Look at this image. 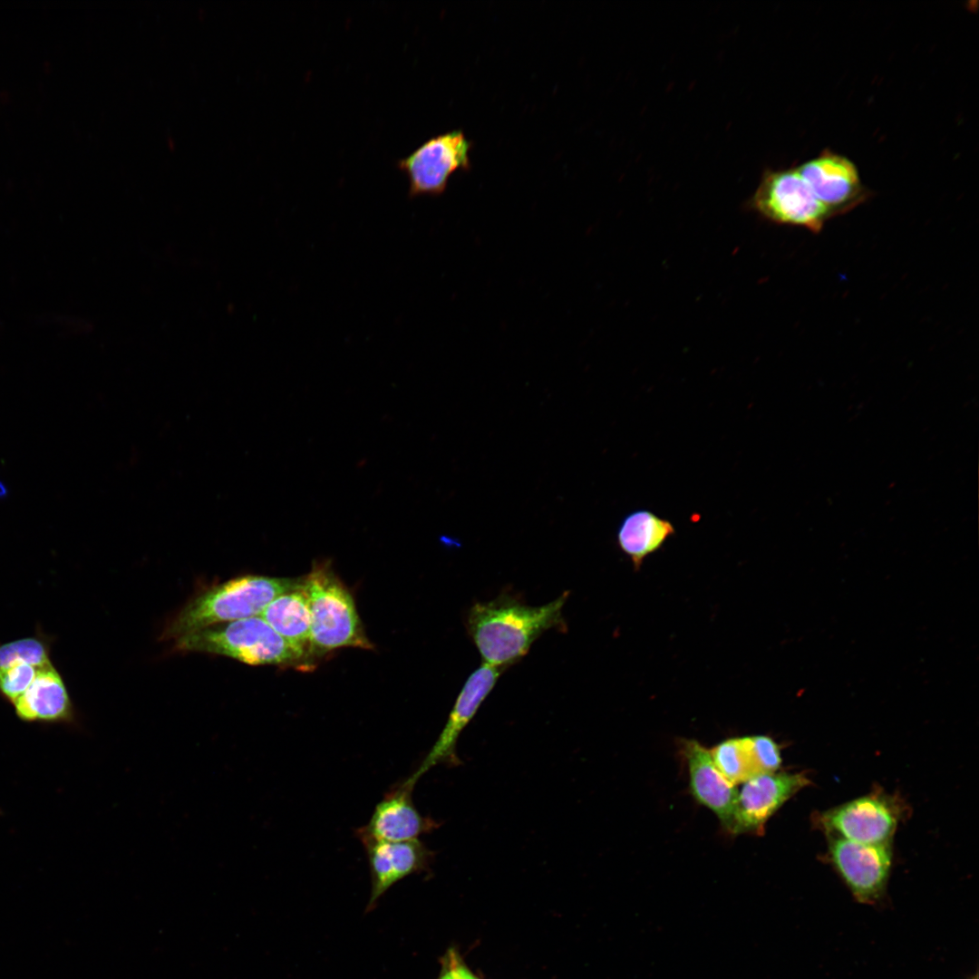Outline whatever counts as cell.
I'll return each mask as SVG.
<instances>
[{"label": "cell", "mask_w": 979, "mask_h": 979, "mask_svg": "<svg viewBox=\"0 0 979 979\" xmlns=\"http://www.w3.org/2000/svg\"><path fill=\"white\" fill-rule=\"evenodd\" d=\"M568 596L565 591L537 606L509 593L475 603L466 615L465 626L482 664L506 669L525 656L544 632L565 627L562 610Z\"/></svg>", "instance_id": "obj_1"}, {"label": "cell", "mask_w": 979, "mask_h": 979, "mask_svg": "<svg viewBox=\"0 0 979 979\" xmlns=\"http://www.w3.org/2000/svg\"><path fill=\"white\" fill-rule=\"evenodd\" d=\"M299 580L246 575L212 586L176 615L162 637L178 639L215 625L260 616L275 598L293 589Z\"/></svg>", "instance_id": "obj_2"}, {"label": "cell", "mask_w": 979, "mask_h": 979, "mask_svg": "<svg viewBox=\"0 0 979 979\" xmlns=\"http://www.w3.org/2000/svg\"><path fill=\"white\" fill-rule=\"evenodd\" d=\"M302 584L311 620L309 654H322L341 647L373 648L353 595L329 561L314 562Z\"/></svg>", "instance_id": "obj_3"}, {"label": "cell", "mask_w": 979, "mask_h": 979, "mask_svg": "<svg viewBox=\"0 0 979 979\" xmlns=\"http://www.w3.org/2000/svg\"><path fill=\"white\" fill-rule=\"evenodd\" d=\"M175 648L182 652L228 656L251 665H288L307 659L260 616L188 634L177 639Z\"/></svg>", "instance_id": "obj_4"}, {"label": "cell", "mask_w": 979, "mask_h": 979, "mask_svg": "<svg viewBox=\"0 0 979 979\" xmlns=\"http://www.w3.org/2000/svg\"><path fill=\"white\" fill-rule=\"evenodd\" d=\"M747 208L776 225L799 227L819 234L831 218L797 168L766 169Z\"/></svg>", "instance_id": "obj_5"}, {"label": "cell", "mask_w": 979, "mask_h": 979, "mask_svg": "<svg viewBox=\"0 0 979 979\" xmlns=\"http://www.w3.org/2000/svg\"><path fill=\"white\" fill-rule=\"evenodd\" d=\"M905 812L898 798L875 790L819 814L816 821L828 837L889 844Z\"/></svg>", "instance_id": "obj_6"}, {"label": "cell", "mask_w": 979, "mask_h": 979, "mask_svg": "<svg viewBox=\"0 0 979 979\" xmlns=\"http://www.w3.org/2000/svg\"><path fill=\"white\" fill-rule=\"evenodd\" d=\"M472 142L460 130L433 136L421 144L397 166L409 180V195L439 196L457 170L470 169Z\"/></svg>", "instance_id": "obj_7"}, {"label": "cell", "mask_w": 979, "mask_h": 979, "mask_svg": "<svg viewBox=\"0 0 979 979\" xmlns=\"http://www.w3.org/2000/svg\"><path fill=\"white\" fill-rule=\"evenodd\" d=\"M828 838V858L856 900L872 904L880 899L892 865L891 843L865 844Z\"/></svg>", "instance_id": "obj_8"}, {"label": "cell", "mask_w": 979, "mask_h": 979, "mask_svg": "<svg viewBox=\"0 0 979 979\" xmlns=\"http://www.w3.org/2000/svg\"><path fill=\"white\" fill-rule=\"evenodd\" d=\"M504 670L482 664L470 674L440 736L417 770L406 779L407 781L415 785L433 766L443 764L456 767L461 763L457 754L459 736L492 691Z\"/></svg>", "instance_id": "obj_9"}, {"label": "cell", "mask_w": 979, "mask_h": 979, "mask_svg": "<svg viewBox=\"0 0 979 979\" xmlns=\"http://www.w3.org/2000/svg\"><path fill=\"white\" fill-rule=\"evenodd\" d=\"M796 168L831 218L853 210L870 196L856 165L829 149Z\"/></svg>", "instance_id": "obj_10"}, {"label": "cell", "mask_w": 979, "mask_h": 979, "mask_svg": "<svg viewBox=\"0 0 979 979\" xmlns=\"http://www.w3.org/2000/svg\"><path fill=\"white\" fill-rule=\"evenodd\" d=\"M811 783L804 773L771 772L743 782L732 825L733 835L764 832L765 824L783 804Z\"/></svg>", "instance_id": "obj_11"}, {"label": "cell", "mask_w": 979, "mask_h": 979, "mask_svg": "<svg viewBox=\"0 0 979 979\" xmlns=\"http://www.w3.org/2000/svg\"><path fill=\"white\" fill-rule=\"evenodd\" d=\"M414 786L405 780L384 793L375 805L369 821L355 830V836L363 844L417 839L441 825V822L422 815L417 809L412 800Z\"/></svg>", "instance_id": "obj_12"}, {"label": "cell", "mask_w": 979, "mask_h": 979, "mask_svg": "<svg viewBox=\"0 0 979 979\" xmlns=\"http://www.w3.org/2000/svg\"><path fill=\"white\" fill-rule=\"evenodd\" d=\"M369 866L371 893L366 911L375 907L389 888L412 874L427 872L434 851L419 838L400 841H371L363 844Z\"/></svg>", "instance_id": "obj_13"}, {"label": "cell", "mask_w": 979, "mask_h": 979, "mask_svg": "<svg viewBox=\"0 0 979 979\" xmlns=\"http://www.w3.org/2000/svg\"><path fill=\"white\" fill-rule=\"evenodd\" d=\"M682 753L687 764L690 790L693 798L712 810L729 831L732 822L738 791L714 764L710 750L695 740L682 742Z\"/></svg>", "instance_id": "obj_14"}, {"label": "cell", "mask_w": 979, "mask_h": 979, "mask_svg": "<svg viewBox=\"0 0 979 979\" xmlns=\"http://www.w3.org/2000/svg\"><path fill=\"white\" fill-rule=\"evenodd\" d=\"M16 715L26 722H72L73 704L52 664L39 668L29 688L14 702Z\"/></svg>", "instance_id": "obj_15"}, {"label": "cell", "mask_w": 979, "mask_h": 979, "mask_svg": "<svg viewBox=\"0 0 979 979\" xmlns=\"http://www.w3.org/2000/svg\"><path fill=\"white\" fill-rule=\"evenodd\" d=\"M260 616L288 644L306 657L310 644V612L302 579L275 598Z\"/></svg>", "instance_id": "obj_16"}, {"label": "cell", "mask_w": 979, "mask_h": 979, "mask_svg": "<svg viewBox=\"0 0 979 979\" xmlns=\"http://www.w3.org/2000/svg\"><path fill=\"white\" fill-rule=\"evenodd\" d=\"M674 527L647 509H637L624 518L617 530V544L638 570L644 559L657 551L674 534Z\"/></svg>", "instance_id": "obj_17"}, {"label": "cell", "mask_w": 979, "mask_h": 979, "mask_svg": "<svg viewBox=\"0 0 979 979\" xmlns=\"http://www.w3.org/2000/svg\"><path fill=\"white\" fill-rule=\"evenodd\" d=\"M710 752L718 770L733 785L762 774L751 736L726 739L710 749Z\"/></svg>", "instance_id": "obj_18"}, {"label": "cell", "mask_w": 979, "mask_h": 979, "mask_svg": "<svg viewBox=\"0 0 979 979\" xmlns=\"http://www.w3.org/2000/svg\"><path fill=\"white\" fill-rule=\"evenodd\" d=\"M18 664L37 669L51 664L46 647L36 638H23L0 646V669Z\"/></svg>", "instance_id": "obj_19"}, {"label": "cell", "mask_w": 979, "mask_h": 979, "mask_svg": "<svg viewBox=\"0 0 979 979\" xmlns=\"http://www.w3.org/2000/svg\"><path fill=\"white\" fill-rule=\"evenodd\" d=\"M37 670L25 664L0 669V693L14 703L29 688Z\"/></svg>", "instance_id": "obj_20"}, {"label": "cell", "mask_w": 979, "mask_h": 979, "mask_svg": "<svg viewBox=\"0 0 979 979\" xmlns=\"http://www.w3.org/2000/svg\"><path fill=\"white\" fill-rule=\"evenodd\" d=\"M751 740L761 773L776 772L782 762L780 746L777 742L767 735H751Z\"/></svg>", "instance_id": "obj_21"}, {"label": "cell", "mask_w": 979, "mask_h": 979, "mask_svg": "<svg viewBox=\"0 0 979 979\" xmlns=\"http://www.w3.org/2000/svg\"><path fill=\"white\" fill-rule=\"evenodd\" d=\"M437 979H480L463 963L454 949H450L443 955L441 970Z\"/></svg>", "instance_id": "obj_22"}]
</instances>
